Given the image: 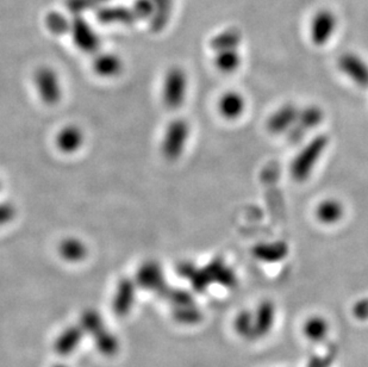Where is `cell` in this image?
Masks as SVG:
<instances>
[{
    "mask_svg": "<svg viewBox=\"0 0 368 367\" xmlns=\"http://www.w3.org/2000/svg\"><path fill=\"white\" fill-rule=\"evenodd\" d=\"M34 83L38 97L47 105H57L62 99V83L59 73L49 66H41L34 73Z\"/></svg>",
    "mask_w": 368,
    "mask_h": 367,
    "instance_id": "obj_4",
    "label": "cell"
},
{
    "mask_svg": "<svg viewBox=\"0 0 368 367\" xmlns=\"http://www.w3.org/2000/svg\"><path fill=\"white\" fill-rule=\"evenodd\" d=\"M213 64L220 73L232 74L241 67L242 55L239 53V49L217 52L213 57Z\"/></svg>",
    "mask_w": 368,
    "mask_h": 367,
    "instance_id": "obj_21",
    "label": "cell"
},
{
    "mask_svg": "<svg viewBox=\"0 0 368 367\" xmlns=\"http://www.w3.org/2000/svg\"><path fill=\"white\" fill-rule=\"evenodd\" d=\"M290 248L284 241H274V243H258L253 247L251 254L259 262L266 264H275L280 262L287 257Z\"/></svg>",
    "mask_w": 368,
    "mask_h": 367,
    "instance_id": "obj_12",
    "label": "cell"
},
{
    "mask_svg": "<svg viewBox=\"0 0 368 367\" xmlns=\"http://www.w3.org/2000/svg\"><path fill=\"white\" fill-rule=\"evenodd\" d=\"M218 111L224 120L236 121L246 111V99L239 92L227 91L220 95Z\"/></svg>",
    "mask_w": 368,
    "mask_h": 367,
    "instance_id": "obj_13",
    "label": "cell"
},
{
    "mask_svg": "<svg viewBox=\"0 0 368 367\" xmlns=\"http://www.w3.org/2000/svg\"><path fill=\"white\" fill-rule=\"evenodd\" d=\"M84 142V132L76 124L65 125L61 128L55 139L57 149L64 154L79 152Z\"/></svg>",
    "mask_w": 368,
    "mask_h": 367,
    "instance_id": "obj_10",
    "label": "cell"
},
{
    "mask_svg": "<svg viewBox=\"0 0 368 367\" xmlns=\"http://www.w3.org/2000/svg\"><path fill=\"white\" fill-rule=\"evenodd\" d=\"M17 215L15 205L8 202H1L0 203V228L5 227L11 223L15 220Z\"/></svg>",
    "mask_w": 368,
    "mask_h": 367,
    "instance_id": "obj_25",
    "label": "cell"
},
{
    "mask_svg": "<svg viewBox=\"0 0 368 367\" xmlns=\"http://www.w3.org/2000/svg\"><path fill=\"white\" fill-rule=\"evenodd\" d=\"M210 281H217L220 284L232 286L235 285L236 274L232 267L224 262L222 257H215L204 267Z\"/></svg>",
    "mask_w": 368,
    "mask_h": 367,
    "instance_id": "obj_18",
    "label": "cell"
},
{
    "mask_svg": "<svg viewBox=\"0 0 368 367\" xmlns=\"http://www.w3.org/2000/svg\"><path fill=\"white\" fill-rule=\"evenodd\" d=\"M189 91V78L184 69L173 66L168 69L162 83V100L170 110H177L185 103Z\"/></svg>",
    "mask_w": 368,
    "mask_h": 367,
    "instance_id": "obj_2",
    "label": "cell"
},
{
    "mask_svg": "<svg viewBox=\"0 0 368 367\" xmlns=\"http://www.w3.org/2000/svg\"><path fill=\"white\" fill-rule=\"evenodd\" d=\"M74 46L86 54H97L100 49V37L91 24L83 16H76L71 22V30Z\"/></svg>",
    "mask_w": 368,
    "mask_h": 367,
    "instance_id": "obj_6",
    "label": "cell"
},
{
    "mask_svg": "<svg viewBox=\"0 0 368 367\" xmlns=\"http://www.w3.org/2000/svg\"><path fill=\"white\" fill-rule=\"evenodd\" d=\"M92 67L95 74L105 79L116 78L123 72L124 64L117 54L109 52H98L95 54Z\"/></svg>",
    "mask_w": 368,
    "mask_h": 367,
    "instance_id": "obj_11",
    "label": "cell"
},
{
    "mask_svg": "<svg viewBox=\"0 0 368 367\" xmlns=\"http://www.w3.org/2000/svg\"><path fill=\"white\" fill-rule=\"evenodd\" d=\"M338 28V15L331 8H321L309 23V37L316 47H324L334 37Z\"/></svg>",
    "mask_w": 368,
    "mask_h": 367,
    "instance_id": "obj_5",
    "label": "cell"
},
{
    "mask_svg": "<svg viewBox=\"0 0 368 367\" xmlns=\"http://www.w3.org/2000/svg\"><path fill=\"white\" fill-rule=\"evenodd\" d=\"M154 13L149 23L150 29L155 33L162 31L167 27L174 8V0H152Z\"/></svg>",
    "mask_w": 368,
    "mask_h": 367,
    "instance_id": "obj_20",
    "label": "cell"
},
{
    "mask_svg": "<svg viewBox=\"0 0 368 367\" xmlns=\"http://www.w3.org/2000/svg\"><path fill=\"white\" fill-rule=\"evenodd\" d=\"M190 125L186 120L177 118L167 125L161 142L162 156L170 161H175L184 154L190 140Z\"/></svg>",
    "mask_w": 368,
    "mask_h": 367,
    "instance_id": "obj_3",
    "label": "cell"
},
{
    "mask_svg": "<svg viewBox=\"0 0 368 367\" xmlns=\"http://www.w3.org/2000/svg\"><path fill=\"white\" fill-rule=\"evenodd\" d=\"M299 109L291 103L281 105L267 120V129L274 135L289 133L296 124Z\"/></svg>",
    "mask_w": 368,
    "mask_h": 367,
    "instance_id": "obj_9",
    "label": "cell"
},
{
    "mask_svg": "<svg viewBox=\"0 0 368 367\" xmlns=\"http://www.w3.org/2000/svg\"><path fill=\"white\" fill-rule=\"evenodd\" d=\"M131 10L136 19L140 21H150L154 13L152 0H133L131 4Z\"/></svg>",
    "mask_w": 368,
    "mask_h": 367,
    "instance_id": "obj_24",
    "label": "cell"
},
{
    "mask_svg": "<svg viewBox=\"0 0 368 367\" xmlns=\"http://www.w3.org/2000/svg\"><path fill=\"white\" fill-rule=\"evenodd\" d=\"M329 146L328 135H317L305 144L290 165V173L296 182L308 180Z\"/></svg>",
    "mask_w": 368,
    "mask_h": 367,
    "instance_id": "obj_1",
    "label": "cell"
},
{
    "mask_svg": "<svg viewBox=\"0 0 368 367\" xmlns=\"http://www.w3.org/2000/svg\"><path fill=\"white\" fill-rule=\"evenodd\" d=\"M345 216V206L336 198H326L316 208V219L324 226H334Z\"/></svg>",
    "mask_w": 368,
    "mask_h": 367,
    "instance_id": "obj_16",
    "label": "cell"
},
{
    "mask_svg": "<svg viewBox=\"0 0 368 367\" xmlns=\"http://www.w3.org/2000/svg\"><path fill=\"white\" fill-rule=\"evenodd\" d=\"M137 281L143 288L161 291L165 288L162 267L160 266L159 262L154 260L143 262L137 271Z\"/></svg>",
    "mask_w": 368,
    "mask_h": 367,
    "instance_id": "obj_14",
    "label": "cell"
},
{
    "mask_svg": "<svg viewBox=\"0 0 368 367\" xmlns=\"http://www.w3.org/2000/svg\"><path fill=\"white\" fill-rule=\"evenodd\" d=\"M243 35L237 28H225L223 30L218 31L213 35L210 40V48L213 53L223 52V50L239 49L242 46Z\"/></svg>",
    "mask_w": 368,
    "mask_h": 367,
    "instance_id": "obj_15",
    "label": "cell"
},
{
    "mask_svg": "<svg viewBox=\"0 0 368 367\" xmlns=\"http://www.w3.org/2000/svg\"><path fill=\"white\" fill-rule=\"evenodd\" d=\"M133 297H135V284H133V280L126 278V279L121 280L118 285L114 307L118 310H128L133 303Z\"/></svg>",
    "mask_w": 368,
    "mask_h": 367,
    "instance_id": "obj_22",
    "label": "cell"
},
{
    "mask_svg": "<svg viewBox=\"0 0 368 367\" xmlns=\"http://www.w3.org/2000/svg\"><path fill=\"white\" fill-rule=\"evenodd\" d=\"M97 17L100 21V23L103 24L129 25V24L135 23L137 21L131 8H126V6L102 8L99 10Z\"/></svg>",
    "mask_w": 368,
    "mask_h": 367,
    "instance_id": "obj_19",
    "label": "cell"
},
{
    "mask_svg": "<svg viewBox=\"0 0 368 367\" xmlns=\"http://www.w3.org/2000/svg\"><path fill=\"white\" fill-rule=\"evenodd\" d=\"M0 190H1V182H0Z\"/></svg>",
    "mask_w": 368,
    "mask_h": 367,
    "instance_id": "obj_28",
    "label": "cell"
},
{
    "mask_svg": "<svg viewBox=\"0 0 368 367\" xmlns=\"http://www.w3.org/2000/svg\"><path fill=\"white\" fill-rule=\"evenodd\" d=\"M71 22L65 15L60 12H49L46 17V25L50 33L55 35H64L71 30Z\"/></svg>",
    "mask_w": 368,
    "mask_h": 367,
    "instance_id": "obj_23",
    "label": "cell"
},
{
    "mask_svg": "<svg viewBox=\"0 0 368 367\" xmlns=\"http://www.w3.org/2000/svg\"><path fill=\"white\" fill-rule=\"evenodd\" d=\"M95 4H105V3H109L110 0H95Z\"/></svg>",
    "mask_w": 368,
    "mask_h": 367,
    "instance_id": "obj_27",
    "label": "cell"
},
{
    "mask_svg": "<svg viewBox=\"0 0 368 367\" xmlns=\"http://www.w3.org/2000/svg\"><path fill=\"white\" fill-rule=\"evenodd\" d=\"M324 120V112L317 105H309L299 110L296 124L289 132L290 140L292 142H299L307 134L319 127Z\"/></svg>",
    "mask_w": 368,
    "mask_h": 367,
    "instance_id": "obj_8",
    "label": "cell"
},
{
    "mask_svg": "<svg viewBox=\"0 0 368 367\" xmlns=\"http://www.w3.org/2000/svg\"><path fill=\"white\" fill-rule=\"evenodd\" d=\"M338 67L357 86L368 88V62L359 54L347 52L338 57Z\"/></svg>",
    "mask_w": 368,
    "mask_h": 367,
    "instance_id": "obj_7",
    "label": "cell"
},
{
    "mask_svg": "<svg viewBox=\"0 0 368 367\" xmlns=\"http://www.w3.org/2000/svg\"><path fill=\"white\" fill-rule=\"evenodd\" d=\"M95 0H69L67 6L71 11L74 12L76 16H81L83 12H86L95 6Z\"/></svg>",
    "mask_w": 368,
    "mask_h": 367,
    "instance_id": "obj_26",
    "label": "cell"
},
{
    "mask_svg": "<svg viewBox=\"0 0 368 367\" xmlns=\"http://www.w3.org/2000/svg\"><path fill=\"white\" fill-rule=\"evenodd\" d=\"M57 250H59V255L65 262H73V264L84 262L88 253V246L85 245L84 241L74 236H69L62 240L59 243Z\"/></svg>",
    "mask_w": 368,
    "mask_h": 367,
    "instance_id": "obj_17",
    "label": "cell"
}]
</instances>
